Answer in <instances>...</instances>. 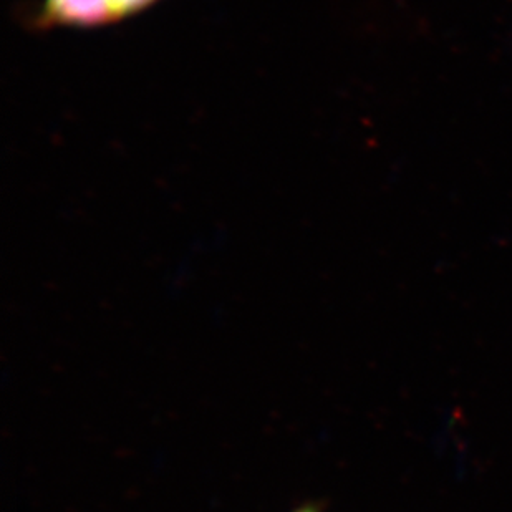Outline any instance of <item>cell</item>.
<instances>
[{
	"label": "cell",
	"mask_w": 512,
	"mask_h": 512,
	"mask_svg": "<svg viewBox=\"0 0 512 512\" xmlns=\"http://www.w3.org/2000/svg\"><path fill=\"white\" fill-rule=\"evenodd\" d=\"M158 0H42L32 14L37 29H98L145 12Z\"/></svg>",
	"instance_id": "obj_1"
},
{
	"label": "cell",
	"mask_w": 512,
	"mask_h": 512,
	"mask_svg": "<svg viewBox=\"0 0 512 512\" xmlns=\"http://www.w3.org/2000/svg\"><path fill=\"white\" fill-rule=\"evenodd\" d=\"M292 512H319V509L315 508V506H300V508Z\"/></svg>",
	"instance_id": "obj_2"
}]
</instances>
